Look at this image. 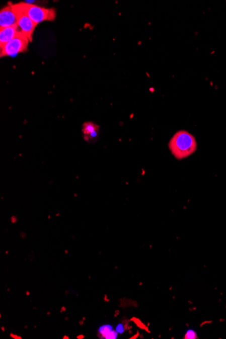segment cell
<instances>
[{"instance_id": "cell-1", "label": "cell", "mask_w": 226, "mask_h": 339, "mask_svg": "<svg viewBox=\"0 0 226 339\" xmlns=\"http://www.w3.org/2000/svg\"><path fill=\"white\" fill-rule=\"evenodd\" d=\"M169 147L173 155L181 160L195 152L197 149V143L195 138L189 132L180 131L171 139Z\"/></svg>"}, {"instance_id": "cell-2", "label": "cell", "mask_w": 226, "mask_h": 339, "mask_svg": "<svg viewBox=\"0 0 226 339\" xmlns=\"http://www.w3.org/2000/svg\"><path fill=\"white\" fill-rule=\"evenodd\" d=\"M14 11L17 18V25L19 31L25 35L31 42L33 39V34L34 32L36 23L33 22L30 17L25 13L23 8V3L16 4L13 5Z\"/></svg>"}, {"instance_id": "cell-3", "label": "cell", "mask_w": 226, "mask_h": 339, "mask_svg": "<svg viewBox=\"0 0 226 339\" xmlns=\"http://www.w3.org/2000/svg\"><path fill=\"white\" fill-rule=\"evenodd\" d=\"M29 39L21 31L18 32L15 38L13 39L7 44L0 47V56H13L19 53L25 52L28 48Z\"/></svg>"}, {"instance_id": "cell-4", "label": "cell", "mask_w": 226, "mask_h": 339, "mask_svg": "<svg viewBox=\"0 0 226 339\" xmlns=\"http://www.w3.org/2000/svg\"><path fill=\"white\" fill-rule=\"evenodd\" d=\"M23 5L25 13L37 25L44 21H52L56 19V12L54 9H46L25 3H23Z\"/></svg>"}, {"instance_id": "cell-5", "label": "cell", "mask_w": 226, "mask_h": 339, "mask_svg": "<svg viewBox=\"0 0 226 339\" xmlns=\"http://www.w3.org/2000/svg\"><path fill=\"white\" fill-rule=\"evenodd\" d=\"M13 5V4L9 3L7 7L0 11V29L17 25V18L14 11Z\"/></svg>"}, {"instance_id": "cell-6", "label": "cell", "mask_w": 226, "mask_h": 339, "mask_svg": "<svg viewBox=\"0 0 226 339\" xmlns=\"http://www.w3.org/2000/svg\"><path fill=\"white\" fill-rule=\"evenodd\" d=\"M19 31L17 24L13 26L0 29V47L7 44L15 38Z\"/></svg>"}, {"instance_id": "cell-7", "label": "cell", "mask_w": 226, "mask_h": 339, "mask_svg": "<svg viewBox=\"0 0 226 339\" xmlns=\"http://www.w3.org/2000/svg\"><path fill=\"white\" fill-rule=\"evenodd\" d=\"M86 141L93 140L97 138L99 126L92 122H86L82 129Z\"/></svg>"}, {"instance_id": "cell-8", "label": "cell", "mask_w": 226, "mask_h": 339, "mask_svg": "<svg viewBox=\"0 0 226 339\" xmlns=\"http://www.w3.org/2000/svg\"><path fill=\"white\" fill-rule=\"evenodd\" d=\"M98 333L102 338L115 339L119 336V333L110 324H105L100 326L98 329Z\"/></svg>"}, {"instance_id": "cell-9", "label": "cell", "mask_w": 226, "mask_h": 339, "mask_svg": "<svg viewBox=\"0 0 226 339\" xmlns=\"http://www.w3.org/2000/svg\"><path fill=\"white\" fill-rule=\"evenodd\" d=\"M197 338V334L196 332L192 329H188L186 331V334H185V338L187 339H194Z\"/></svg>"}, {"instance_id": "cell-10", "label": "cell", "mask_w": 226, "mask_h": 339, "mask_svg": "<svg viewBox=\"0 0 226 339\" xmlns=\"http://www.w3.org/2000/svg\"><path fill=\"white\" fill-rule=\"evenodd\" d=\"M115 330L119 334H123L125 330L124 326L122 324H118L117 327H116Z\"/></svg>"}]
</instances>
